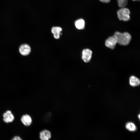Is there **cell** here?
Instances as JSON below:
<instances>
[{
	"label": "cell",
	"instance_id": "7",
	"mask_svg": "<svg viewBox=\"0 0 140 140\" xmlns=\"http://www.w3.org/2000/svg\"><path fill=\"white\" fill-rule=\"evenodd\" d=\"M21 121L23 124L25 126L30 125L32 122V120L31 116L28 114H25L22 116Z\"/></svg>",
	"mask_w": 140,
	"mask_h": 140
},
{
	"label": "cell",
	"instance_id": "13",
	"mask_svg": "<svg viewBox=\"0 0 140 140\" xmlns=\"http://www.w3.org/2000/svg\"><path fill=\"white\" fill-rule=\"evenodd\" d=\"M118 6L120 7H124L128 4V0H117Z\"/></svg>",
	"mask_w": 140,
	"mask_h": 140
},
{
	"label": "cell",
	"instance_id": "15",
	"mask_svg": "<svg viewBox=\"0 0 140 140\" xmlns=\"http://www.w3.org/2000/svg\"><path fill=\"white\" fill-rule=\"evenodd\" d=\"M101 2L104 3H108L110 2V0H99Z\"/></svg>",
	"mask_w": 140,
	"mask_h": 140
},
{
	"label": "cell",
	"instance_id": "5",
	"mask_svg": "<svg viewBox=\"0 0 140 140\" xmlns=\"http://www.w3.org/2000/svg\"><path fill=\"white\" fill-rule=\"evenodd\" d=\"M3 120L6 123L12 122L14 119V116L10 110H7L4 113L3 115Z\"/></svg>",
	"mask_w": 140,
	"mask_h": 140
},
{
	"label": "cell",
	"instance_id": "14",
	"mask_svg": "<svg viewBox=\"0 0 140 140\" xmlns=\"http://www.w3.org/2000/svg\"><path fill=\"white\" fill-rule=\"evenodd\" d=\"M11 140H22L19 137L16 136L15 137Z\"/></svg>",
	"mask_w": 140,
	"mask_h": 140
},
{
	"label": "cell",
	"instance_id": "16",
	"mask_svg": "<svg viewBox=\"0 0 140 140\" xmlns=\"http://www.w3.org/2000/svg\"><path fill=\"white\" fill-rule=\"evenodd\" d=\"M132 0L133 1H139V0Z\"/></svg>",
	"mask_w": 140,
	"mask_h": 140
},
{
	"label": "cell",
	"instance_id": "11",
	"mask_svg": "<svg viewBox=\"0 0 140 140\" xmlns=\"http://www.w3.org/2000/svg\"><path fill=\"white\" fill-rule=\"evenodd\" d=\"M75 24L77 29L79 30L82 29L85 27V22L83 19H79L75 21Z\"/></svg>",
	"mask_w": 140,
	"mask_h": 140
},
{
	"label": "cell",
	"instance_id": "2",
	"mask_svg": "<svg viewBox=\"0 0 140 140\" xmlns=\"http://www.w3.org/2000/svg\"><path fill=\"white\" fill-rule=\"evenodd\" d=\"M117 13L118 17L120 20L127 21L130 19V12L129 10L127 8L121 7L117 11Z\"/></svg>",
	"mask_w": 140,
	"mask_h": 140
},
{
	"label": "cell",
	"instance_id": "9",
	"mask_svg": "<svg viewBox=\"0 0 140 140\" xmlns=\"http://www.w3.org/2000/svg\"><path fill=\"white\" fill-rule=\"evenodd\" d=\"M51 137V133L49 131L44 130L40 133V137L41 140H49Z\"/></svg>",
	"mask_w": 140,
	"mask_h": 140
},
{
	"label": "cell",
	"instance_id": "12",
	"mask_svg": "<svg viewBox=\"0 0 140 140\" xmlns=\"http://www.w3.org/2000/svg\"><path fill=\"white\" fill-rule=\"evenodd\" d=\"M126 128L130 131H135L136 127L135 124L132 122H128L125 125Z\"/></svg>",
	"mask_w": 140,
	"mask_h": 140
},
{
	"label": "cell",
	"instance_id": "17",
	"mask_svg": "<svg viewBox=\"0 0 140 140\" xmlns=\"http://www.w3.org/2000/svg\"><path fill=\"white\" fill-rule=\"evenodd\" d=\"M139 118L140 119V114H139L138 115Z\"/></svg>",
	"mask_w": 140,
	"mask_h": 140
},
{
	"label": "cell",
	"instance_id": "4",
	"mask_svg": "<svg viewBox=\"0 0 140 140\" xmlns=\"http://www.w3.org/2000/svg\"><path fill=\"white\" fill-rule=\"evenodd\" d=\"M117 43L116 40L113 36L109 37L106 40L105 42V45L107 47L113 49L114 48Z\"/></svg>",
	"mask_w": 140,
	"mask_h": 140
},
{
	"label": "cell",
	"instance_id": "3",
	"mask_svg": "<svg viewBox=\"0 0 140 140\" xmlns=\"http://www.w3.org/2000/svg\"><path fill=\"white\" fill-rule=\"evenodd\" d=\"M92 52L88 49L83 50L82 51V59L86 62H89L91 59Z\"/></svg>",
	"mask_w": 140,
	"mask_h": 140
},
{
	"label": "cell",
	"instance_id": "10",
	"mask_svg": "<svg viewBox=\"0 0 140 140\" xmlns=\"http://www.w3.org/2000/svg\"><path fill=\"white\" fill-rule=\"evenodd\" d=\"M140 83V80L138 78L134 76H131L129 79V84L132 87L138 86Z\"/></svg>",
	"mask_w": 140,
	"mask_h": 140
},
{
	"label": "cell",
	"instance_id": "1",
	"mask_svg": "<svg viewBox=\"0 0 140 140\" xmlns=\"http://www.w3.org/2000/svg\"><path fill=\"white\" fill-rule=\"evenodd\" d=\"M117 43L122 45H126L129 43L131 37L130 34L127 32L121 33L116 32L114 36Z\"/></svg>",
	"mask_w": 140,
	"mask_h": 140
},
{
	"label": "cell",
	"instance_id": "8",
	"mask_svg": "<svg viewBox=\"0 0 140 140\" xmlns=\"http://www.w3.org/2000/svg\"><path fill=\"white\" fill-rule=\"evenodd\" d=\"M62 30L61 28L59 27H53L52 28L51 32L55 39L59 38Z\"/></svg>",
	"mask_w": 140,
	"mask_h": 140
},
{
	"label": "cell",
	"instance_id": "6",
	"mask_svg": "<svg viewBox=\"0 0 140 140\" xmlns=\"http://www.w3.org/2000/svg\"><path fill=\"white\" fill-rule=\"evenodd\" d=\"M31 49L30 46L27 44H23L21 45L19 48L20 53L23 55H28L31 52Z\"/></svg>",
	"mask_w": 140,
	"mask_h": 140
}]
</instances>
